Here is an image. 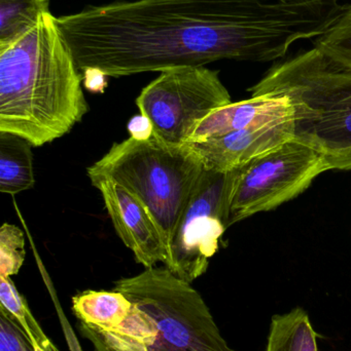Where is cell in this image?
Returning a JSON list of instances; mask_svg holds the SVG:
<instances>
[{"label": "cell", "mask_w": 351, "mask_h": 351, "mask_svg": "<svg viewBox=\"0 0 351 351\" xmlns=\"http://www.w3.org/2000/svg\"><path fill=\"white\" fill-rule=\"evenodd\" d=\"M100 191L117 234L144 268L166 265V245L158 225L144 204L121 184L109 178H91Z\"/></svg>", "instance_id": "cell-9"}, {"label": "cell", "mask_w": 351, "mask_h": 351, "mask_svg": "<svg viewBox=\"0 0 351 351\" xmlns=\"http://www.w3.org/2000/svg\"><path fill=\"white\" fill-rule=\"evenodd\" d=\"M237 170H204L190 198L173 239L166 267L175 276L193 282L208 269L228 228L231 199Z\"/></svg>", "instance_id": "cell-8"}, {"label": "cell", "mask_w": 351, "mask_h": 351, "mask_svg": "<svg viewBox=\"0 0 351 351\" xmlns=\"http://www.w3.org/2000/svg\"><path fill=\"white\" fill-rule=\"evenodd\" d=\"M270 1H280L284 3H306V2L313 1V0H270Z\"/></svg>", "instance_id": "cell-21"}, {"label": "cell", "mask_w": 351, "mask_h": 351, "mask_svg": "<svg viewBox=\"0 0 351 351\" xmlns=\"http://www.w3.org/2000/svg\"><path fill=\"white\" fill-rule=\"evenodd\" d=\"M292 113L286 97L259 95L232 102L210 112L196 125L188 143H200Z\"/></svg>", "instance_id": "cell-11"}, {"label": "cell", "mask_w": 351, "mask_h": 351, "mask_svg": "<svg viewBox=\"0 0 351 351\" xmlns=\"http://www.w3.org/2000/svg\"><path fill=\"white\" fill-rule=\"evenodd\" d=\"M341 0H134L55 16L80 72L122 77L220 60L270 62L315 39Z\"/></svg>", "instance_id": "cell-1"}, {"label": "cell", "mask_w": 351, "mask_h": 351, "mask_svg": "<svg viewBox=\"0 0 351 351\" xmlns=\"http://www.w3.org/2000/svg\"><path fill=\"white\" fill-rule=\"evenodd\" d=\"M33 146L14 134L0 132V192L18 194L34 186Z\"/></svg>", "instance_id": "cell-13"}, {"label": "cell", "mask_w": 351, "mask_h": 351, "mask_svg": "<svg viewBox=\"0 0 351 351\" xmlns=\"http://www.w3.org/2000/svg\"><path fill=\"white\" fill-rule=\"evenodd\" d=\"M24 233L19 227L4 223L0 228V276L18 274L24 264Z\"/></svg>", "instance_id": "cell-18"}, {"label": "cell", "mask_w": 351, "mask_h": 351, "mask_svg": "<svg viewBox=\"0 0 351 351\" xmlns=\"http://www.w3.org/2000/svg\"><path fill=\"white\" fill-rule=\"evenodd\" d=\"M249 92L286 97L294 139L319 152L331 170L351 171V67L313 47L276 64Z\"/></svg>", "instance_id": "cell-3"}, {"label": "cell", "mask_w": 351, "mask_h": 351, "mask_svg": "<svg viewBox=\"0 0 351 351\" xmlns=\"http://www.w3.org/2000/svg\"><path fill=\"white\" fill-rule=\"evenodd\" d=\"M132 303L117 291H84L72 298V311L80 324L109 331L119 327L130 313Z\"/></svg>", "instance_id": "cell-12"}, {"label": "cell", "mask_w": 351, "mask_h": 351, "mask_svg": "<svg viewBox=\"0 0 351 351\" xmlns=\"http://www.w3.org/2000/svg\"><path fill=\"white\" fill-rule=\"evenodd\" d=\"M0 307L24 334L34 351H59L35 321L10 276H0Z\"/></svg>", "instance_id": "cell-15"}, {"label": "cell", "mask_w": 351, "mask_h": 351, "mask_svg": "<svg viewBox=\"0 0 351 351\" xmlns=\"http://www.w3.org/2000/svg\"><path fill=\"white\" fill-rule=\"evenodd\" d=\"M313 45L336 61L351 67V4L344 6L331 26L315 37Z\"/></svg>", "instance_id": "cell-17"}, {"label": "cell", "mask_w": 351, "mask_h": 351, "mask_svg": "<svg viewBox=\"0 0 351 351\" xmlns=\"http://www.w3.org/2000/svg\"><path fill=\"white\" fill-rule=\"evenodd\" d=\"M265 351H319L308 313L296 307L272 317Z\"/></svg>", "instance_id": "cell-14"}, {"label": "cell", "mask_w": 351, "mask_h": 351, "mask_svg": "<svg viewBox=\"0 0 351 351\" xmlns=\"http://www.w3.org/2000/svg\"><path fill=\"white\" fill-rule=\"evenodd\" d=\"M204 170L191 143L171 144L152 135L113 144L87 174L89 179L113 180L144 204L162 233L169 259L181 217Z\"/></svg>", "instance_id": "cell-4"}, {"label": "cell", "mask_w": 351, "mask_h": 351, "mask_svg": "<svg viewBox=\"0 0 351 351\" xmlns=\"http://www.w3.org/2000/svg\"><path fill=\"white\" fill-rule=\"evenodd\" d=\"M230 103L218 72L205 66L160 72L136 99L140 114L152 125V135L171 144L188 143L200 121Z\"/></svg>", "instance_id": "cell-6"}, {"label": "cell", "mask_w": 351, "mask_h": 351, "mask_svg": "<svg viewBox=\"0 0 351 351\" xmlns=\"http://www.w3.org/2000/svg\"><path fill=\"white\" fill-rule=\"evenodd\" d=\"M82 82L55 16L43 14L26 34L0 47V132L33 147L67 135L89 111Z\"/></svg>", "instance_id": "cell-2"}, {"label": "cell", "mask_w": 351, "mask_h": 351, "mask_svg": "<svg viewBox=\"0 0 351 351\" xmlns=\"http://www.w3.org/2000/svg\"><path fill=\"white\" fill-rule=\"evenodd\" d=\"M329 170L319 152L295 139L253 158L238 169L229 227L294 199L315 178Z\"/></svg>", "instance_id": "cell-7"}, {"label": "cell", "mask_w": 351, "mask_h": 351, "mask_svg": "<svg viewBox=\"0 0 351 351\" xmlns=\"http://www.w3.org/2000/svg\"><path fill=\"white\" fill-rule=\"evenodd\" d=\"M130 137L138 140L148 139L152 135V128L150 121L144 115H137L130 121L128 125Z\"/></svg>", "instance_id": "cell-20"}, {"label": "cell", "mask_w": 351, "mask_h": 351, "mask_svg": "<svg viewBox=\"0 0 351 351\" xmlns=\"http://www.w3.org/2000/svg\"><path fill=\"white\" fill-rule=\"evenodd\" d=\"M0 351H34L10 315L0 307Z\"/></svg>", "instance_id": "cell-19"}, {"label": "cell", "mask_w": 351, "mask_h": 351, "mask_svg": "<svg viewBox=\"0 0 351 351\" xmlns=\"http://www.w3.org/2000/svg\"><path fill=\"white\" fill-rule=\"evenodd\" d=\"M49 12V0H0V47L26 34Z\"/></svg>", "instance_id": "cell-16"}, {"label": "cell", "mask_w": 351, "mask_h": 351, "mask_svg": "<svg viewBox=\"0 0 351 351\" xmlns=\"http://www.w3.org/2000/svg\"><path fill=\"white\" fill-rule=\"evenodd\" d=\"M294 139L293 114L256 123L224 136L191 143L205 170L231 172Z\"/></svg>", "instance_id": "cell-10"}, {"label": "cell", "mask_w": 351, "mask_h": 351, "mask_svg": "<svg viewBox=\"0 0 351 351\" xmlns=\"http://www.w3.org/2000/svg\"><path fill=\"white\" fill-rule=\"evenodd\" d=\"M113 290L154 321L155 340L146 351H236L223 337L200 293L166 266L121 278Z\"/></svg>", "instance_id": "cell-5"}]
</instances>
